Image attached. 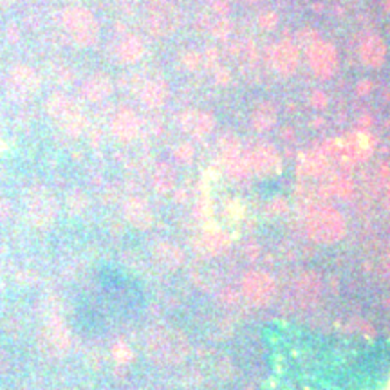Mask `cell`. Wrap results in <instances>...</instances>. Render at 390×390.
Returning a JSON list of instances; mask_svg holds the SVG:
<instances>
[{"label":"cell","instance_id":"1","mask_svg":"<svg viewBox=\"0 0 390 390\" xmlns=\"http://www.w3.org/2000/svg\"><path fill=\"white\" fill-rule=\"evenodd\" d=\"M387 271H389V275H390V257L387 259Z\"/></svg>","mask_w":390,"mask_h":390}]
</instances>
